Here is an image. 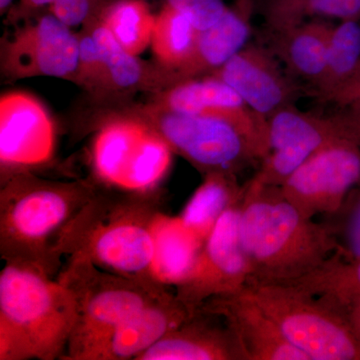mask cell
I'll list each match as a JSON object with an SVG mask.
<instances>
[{"mask_svg": "<svg viewBox=\"0 0 360 360\" xmlns=\"http://www.w3.org/2000/svg\"><path fill=\"white\" fill-rule=\"evenodd\" d=\"M312 219L303 217L279 186L253 179L245 184L238 229L250 265L248 284L291 283L335 252L338 243L328 225Z\"/></svg>", "mask_w": 360, "mask_h": 360, "instance_id": "1", "label": "cell"}, {"mask_svg": "<svg viewBox=\"0 0 360 360\" xmlns=\"http://www.w3.org/2000/svg\"><path fill=\"white\" fill-rule=\"evenodd\" d=\"M160 213L155 194L99 186L61 232L56 253L60 257L84 258L120 276L161 284L153 276V234Z\"/></svg>", "mask_w": 360, "mask_h": 360, "instance_id": "2", "label": "cell"}, {"mask_svg": "<svg viewBox=\"0 0 360 360\" xmlns=\"http://www.w3.org/2000/svg\"><path fill=\"white\" fill-rule=\"evenodd\" d=\"M94 179L58 181L20 172L1 181L0 255L58 276L56 241L98 189Z\"/></svg>", "mask_w": 360, "mask_h": 360, "instance_id": "3", "label": "cell"}, {"mask_svg": "<svg viewBox=\"0 0 360 360\" xmlns=\"http://www.w3.org/2000/svg\"><path fill=\"white\" fill-rule=\"evenodd\" d=\"M77 319L72 295L33 265L0 272V360L63 359Z\"/></svg>", "mask_w": 360, "mask_h": 360, "instance_id": "4", "label": "cell"}, {"mask_svg": "<svg viewBox=\"0 0 360 360\" xmlns=\"http://www.w3.org/2000/svg\"><path fill=\"white\" fill-rule=\"evenodd\" d=\"M56 279L72 295L77 319L63 359L89 360L120 324L169 290L113 274L84 258L66 257Z\"/></svg>", "mask_w": 360, "mask_h": 360, "instance_id": "5", "label": "cell"}, {"mask_svg": "<svg viewBox=\"0 0 360 360\" xmlns=\"http://www.w3.org/2000/svg\"><path fill=\"white\" fill-rule=\"evenodd\" d=\"M174 153L141 118L117 111L104 118L90 146L94 180L99 186L155 194L172 167Z\"/></svg>", "mask_w": 360, "mask_h": 360, "instance_id": "6", "label": "cell"}, {"mask_svg": "<svg viewBox=\"0 0 360 360\" xmlns=\"http://www.w3.org/2000/svg\"><path fill=\"white\" fill-rule=\"evenodd\" d=\"M150 125L174 155L184 158L203 175H238L262 163L267 151L238 125L214 116L186 115L161 110L150 103L124 110Z\"/></svg>", "mask_w": 360, "mask_h": 360, "instance_id": "7", "label": "cell"}, {"mask_svg": "<svg viewBox=\"0 0 360 360\" xmlns=\"http://www.w3.org/2000/svg\"><path fill=\"white\" fill-rule=\"evenodd\" d=\"M245 288L309 360H360V342L347 315L333 305L293 284Z\"/></svg>", "mask_w": 360, "mask_h": 360, "instance_id": "8", "label": "cell"}, {"mask_svg": "<svg viewBox=\"0 0 360 360\" xmlns=\"http://www.w3.org/2000/svg\"><path fill=\"white\" fill-rule=\"evenodd\" d=\"M269 153L253 179L281 186L307 158L331 144L360 142V106H338L330 113L305 112L288 106L267 118Z\"/></svg>", "mask_w": 360, "mask_h": 360, "instance_id": "9", "label": "cell"}, {"mask_svg": "<svg viewBox=\"0 0 360 360\" xmlns=\"http://www.w3.org/2000/svg\"><path fill=\"white\" fill-rule=\"evenodd\" d=\"M241 200L222 213L203 241L193 267L174 286L175 295L191 311H198L213 297L232 295L248 286L250 265L238 229Z\"/></svg>", "mask_w": 360, "mask_h": 360, "instance_id": "10", "label": "cell"}, {"mask_svg": "<svg viewBox=\"0 0 360 360\" xmlns=\"http://www.w3.org/2000/svg\"><path fill=\"white\" fill-rule=\"evenodd\" d=\"M78 53V33L49 11L1 40V75L8 80L45 77L75 84Z\"/></svg>", "mask_w": 360, "mask_h": 360, "instance_id": "11", "label": "cell"}, {"mask_svg": "<svg viewBox=\"0 0 360 360\" xmlns=\"http://www.w3.org/2000/svg\"><path fill=\"white\" fill-rule=\"evenodd\" d=\"M360 179V142L331 144L307 158L279 186L303 217H331Z\"/></svg>", "mask_w": 360, "mask_h": 360, "instance_id": "12", "label": "cell"}, {"mask_svg": "<svg viewBox=\"0 0 360 360\" xmlns=\"http://www.w3.org/2000/svg\"><path fill=\"white\" fill-rule=\"evenodd\" d=\"M56 131L51 113L37 97L21 90L0 97L1 181L20 172H32L54 156Z\"/></svg>", "mask_w": 360, "mask_h": 360, "instance_id": "13", "label": "cell"}, {"mask_svg": "<svg viewBox=\"0 0 360 360\" xmlns=\"http://www.w3.org/2000/svg\"><path fill=\"white\" fill-rule=\"evenodd\" d=\"M231 87L260 116L274 113L307 96V86L291 75L262 42H250L212 73Z\"/></svg>", "mask_w": 360, "mask_h": 360, "instance_id": "14", "label": "cell"}, {"mask_svg": "<svg viewBox=\"0 0 360 360\" xmlns=\"http://www.w3.org/2000/svg\"><path fill=\"white\" fill-rule=\"evenodd\" d=\"M148 103L174 112L229 120L245 130L269 153L266 118L255 112L229 85L212 75L174 82L153 92Z\"/></svg>", "mask_w": 360, "mask_h": 360, "instance_id": "15", "label": "cell"}, {"mask_svg": "<svg viewBox=\"0 0 360 360\" xmlns=\"http://www.w3.org/2000/svg\"><path fill=\"white\" fill-rule=\"evenodd\" d=\"M200 309L217 315L238 340L245 360H309L291 345L271 316L243 288L217 296Z\"/></svg>", "mask_w": 360, "mask_h": 360, "instance_id": "16", "label": "cell"}, {"mask_svg": "<svg viewBox=\"0 0 360 360\" xmlns=\"http://www.w3.org/2000/svg\"><path fill=\"white\" fill-rule=\"evenodd\" d=\"M194 314L174 292L165 291L120 324L89 360H136Z\"/></svg>", "mask_w": 360, "mask_h": 360, "instance_id": "17", "label": "cell"}, {"mask_svg": "<svg viewBox=\"0 0 360 360\" xmlns=\"http://www.w3.org/2000/svg\"><path fill=\"white\" fill-rule=\"evenodd\" d=\"M198 309L136 360H245L238 340L226 323Z\"/></svg>", "mask_w": 360, "mask_h": 360, "instance_id": "18", "label": "cell"}, {"mask_svg": "<svg viewBox=\"0 0 360 360\" xmlns=\"http://www.w3.org/2000/svg\"><path fill=\"white\" fill-rule=\"evenodd\" d=\"M255 0H234L214 25L200 30L191 60L172 77V84L212 75L250 44Z\"/></svg>", "mask_w": 360, "mask_h": 360, "instance_id": "19", "label": "cell"}, {"mask_svg": "<svg viewBox=\"0 0 360 360\" xmlns=\"http://www.w3.org/2000/svg\"><path fill=\"white\" fill-rule=\"evenodd\" d=\"M329 20H309L281 30L262 28L264 44L291 75L307 82V89L321 79L333 28Z\"/></svg>", "mask_w": 360, "mask_h": 360, "instance_id": "20", "label": "cell"}, {"mask_svg": "<svg viewBox=\"0 0 360 360\" xmlns=\"http://www.w3.org/2000/svg\"><path fill=\"white\" fill-rule=\"evenodd\" d=\"M87 25L103 53V96H127L139 90L155 92L168 86L169 78L167 71L158 65H148L139 56L125 51L99 18L90 21Z\"/></svg>", "mask_w": 360, "mask_h": 360, "instance_id": "21", "label": "cell"}, {"mask_svg": "<svg viewBox=\"0 0 360 360\" xmlns=\"http://www.w3.org/2000/svg\"><path fill=\"white\" fill-rule=\"evenodd\" d=\"M153 276L158 283L176 285L188 274L203 241L187 229L179 217L161 212L155 225Z\"/></svg>", "mask_w": 360, "mask_h": 360, "instance_id": "22", "label": "cell"}, {"mask_svg": "<svg viewBox=\"0 0 360 360\" xmlns=\"http://www.w3.org/2000/svg\"><path fill=\"white\" fill-rule=\"evenodd\" d=\"M238 175L212 172L182 210L179 219L198 238L205 241L222 213L243 198L245 187L239 186Z\"/></svg>", "mask_w": 360, "mask_h": 360, "instance_id": "23", "label": "cell"}, {"mask_svg": "<svg viewBox=\"0 0 360 360\" xmlns=\"http://www.w3.org/2000/svg\"><path fill=\"white\" fill-rule=\"evenodd\" d=\"M360 70V21H340L333 26L321 79L307 89V96L322 103L352 79Z\"/></svg>", "mask_w": 360, "mask_h": 360, "instance_id": "24", "label": "cell"}, {"mask_svg": "<svg viewBox=\"0 0 360 360\" xmlns=\"http://www.w3.org/2000/svg\"><path fill=\"white\" fill-rule=\"evenodd\" d=\"M198 32L186 15L167 4L155 14L151 51L156 65L168 73L169 85L174 75L191 60Z\"/></svg>", "mask_w": 360, "mask_h": 360, "instance_id": "25", "label": "cell"}, {"mask_svg": "<svg viewBox=\"0 0 360 360\" xmlns=\"http://www.w3.org/2000/svg\"><path fill=\"white\" fill-rule=\"evenodd\" d=\"M264 27L281 30L309 20H360V0H255Z\"/></svg>", "mask_w": 360, "mask_h": 360, "instance_id": "26", "label": "cell"}, {"mask_svg": "<svg viewBox=\"0 0 360 360\" xmlns=\"http://www.w3.org/2000/svg\"><path fill=\"white\" fill-rule=\"evenodd\" d=\"M288 284L319 296L345 314L360 298V258L347 260L333 253L319 269Z\"/></svg>", "mask_w": 360, "mask_h": 360, "instance_id": "27", "label": "cell"}, {"mask_svg": "<svg viewBox=\"0 0 360 360\" xmlns=\"http://www.w3.org/2000/svg\"><path fill=\"white\" fill-rule=\"evenodd\" d=\"M99 20L129 53L139 56L150 46L155 15L146 0H115L104 6Z\"/></svg>", "mask_w": 360, "mask_h": 360, "instance_id": "28", "label": "cell"}, {"mask_svg": "<svg viewBox=\"0 0 360 360\" xmlns=\"http://www.w3.org/2000/svg\"><path fill=\"white\" fill-rule=\"evenodd\" d=\"M335 236L340 257L347 260L360 258V179L335 214L326 220Z\"/></svg>", "mask_w": 360, "mask_h": 360, "instance_id": "29", "label": "cell"}, {"mask_svg": "<svg viewBox=\"0 0 360 360\" xmlns=\"http://www.w3.org/2000/svg\"><path fill=\"white\" fill-rule=\"evenodd\" d=\"M79 53L75 84L89 90L90 94L103 96L104 65L103 53L89 25H84L78 33Z\"/></svg>", "mask_w": 360, "mask_h": 360, "instance_id": "30", "label": "cell"}, {"mask_svg": "<svg viewBox=\"0 0 360 360\" xmlns=\"http://www.w3.org/2000/svg\"><path fill=\"white\" fill-rule=\"evenodd\" d=\"M106 4L103 0H54L49 6V11L73 28L98 18Z\"/></svg>", "mask_w": 360, "mask_h": 360, "instance_id": "31", "label": "cell"}, {"mask_svg": "<svg viewBox=\"0 0 360 360\" xmlns=\"http://www.w3.org/2000/svg\"><path fill=\"white\" fill-rule=\"evenodd\" d=\"M165 4L186 15L198 30L214 25L229 6L224 0H165Z\"/></svg>", "mask_w": 360, "mask_h": 360, "instance_id": "32", "label": "cell"}, {"mask_svg": "<svg viewBox=\"0 0 360 360\" xmlns=\"http://www.w3.org/2000/svg\"><path fill=\"white\" fill-rule=\"evenodd\" d=\"M328 103L338 106L350 104L360 106V70L345 86L328 99Z\"/></svg>", "mask_w": 360, "mask_h": 360, "instance_id": "33", "label": "cell"}, {"mask_svg": "<svg viewBox=\"0 0 360 360\" xmlns=\"http://www.w3.org/2000/svg\"><path fill=\"white\" fill-rule=\"evenodd\" d=\"M54 0H21L14 8L11 9V20L20 21L42 7L49 6Z\"/></svg>", "mask_w": 360, "mask_h": 360, "instance_id": "34", "label": "cell"}, {"mask_svg": "<svg viewBox=\"0 0 360 360\" xmlns=\"http://www.w3.org/2000/svg\"><path fill=\"white\" fill-rule=\"evenodd\" d=\"M345 314L347 315L352 330L360 342V298L347 307Z\"/></svg>", "mask_w": 360, "mask_h": 360, "instance_id": "35", "label": "cell"}, {"mask_svg": "<svg viewBox=\"0 0 360 360\" xmlns=\"http://www.w3.org/2000/svg\"><path fill=\"white\" fill-rule=\"evenodd\" d=\"M13 0H0V11H1V14L6 13L7 11L11 9V6H13Z\"/></svg>", "mask_w": 360, "mask_h": 360, "instance_id": "36", "label": "cell"}]
</instances>
